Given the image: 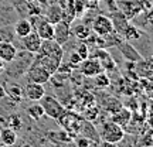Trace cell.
I'll return each mask as SVG.
<instances>
[{
    "mask_svg": "<svg viewBox=\"0 0 153 147\" xmlns=\"http://www.w3.org/2000/svg\"><path fill=\"white\" fill-rule=\"evenodd\" d=\"M38 102H41L40 105L43 106V109H44V116H48L51 119L58 120L61 114L65 112V108L62 106V103H61L58 99H55L54 96H45L44 95Z\"/></svg>",
    "mask_w": 153,
    "mask_h": 147,
    "instance_id": "cell-3",
    "label": "cell"
},
{
    "mask_svg": "<svg viewBox=\"0 0 153 147\" xmlns=\"http://www.w3.org/2000/svg\"><path fill=\"white\" fill-rule=\"evenodd\" d=\"M4 64H6V62H3V61L0 60V74L4 71Z\"/></svg>",
    "mask_w": 153,
    "mask_h": 147,
    "instance_id": "cell-31",
    "label": "cell"
},
{
    "mask_svg": "<svg viewBox=\"0 0 153 147\" xmlns=\"http://www.w3.org/2000/svg\"><path fill=\"white\" fill-rule=\"evenodd\" d=\"M36 54H43V55H48L54 60L62 62V57H64V49L62 45L57 43L55 40H43L41 47Z\"/></svg>",
    "mask_w": 153,
    "mask_h": 147,
    "instance_id": "cell-4",
    "label": "cell"
},
{
    "mask_svg": "<svg viewBox=\"0 0 153 147\" xmlns=\"http://www.w3.org/2000/svg\"><path fill=\"white\" fill-rule=\"evenodd\" d=\"M79 71L88 78H94L101 72H104V65L98 58H85L79 62Z\"/></svg>",
    "mask_w": 153,
    "mask_h": 147,
    "instance_id": "cell-7",
    "label": "cell"
},
{
    "mask_svg": "<svg viewBox=\"0 0 153 147\" xmlns=\"http://www.w3.org/2000/svg\"><path fill=\"white\" fill-rule=\"evenodd\" d=\"M70 35H71V28H70V24L65 21H58L54 24V40L60 45H64V44L70 40Z\"/></svg>",
    "mask_w": 153,
    "mask_h": 147,
    "instance_id": "cell-11",
    "label": "cell"
},
{
    "mask_svg": "<svg viewBox=\"0 0 153 147\" xmlns=\"http://www.w3.org/2000/svg\"><path fill=\"white\" fill-rule=\"evenodd\" d=\"M7 95H6V88L3 86V85H0V99L6 98Z\"/></svg>",
    "mask_w": 153,
    "mask_h": 147,
    "instance_id": "cell-30",
    "label": "cell"
},
{
    "mask_svg": "<svg viewBox=\"0 0 153 147\" xmlns=\"http://www.w3.org/2000/svg\"><path fill=\"white\" fill-rule=\"evenodd\" d=\"M0 142L4 146H14L17 142V131L11 127H4L0 131Z\"/></svg>",
    "mask_w": 153,
    "mask_h": 147,
    "instance_id": "cell-17",
    "label": "cell"
},
{
    "mask_svg": "<svg viewBox=\"0 0 153 147\" xmlns=\"http://www.w3.org/2000/svg\"><path fill=\"white\" fill-rule=\"evenodd\" d=\"M125 137V131L122 129V126L112 122H106L102 125V129L99 131V139L101 142L106 143V144H118L122 142V139Z\"/></svg>",
    "mask_w": 153,
    "mask_h": 147,
    "instance_id": "cell-2",
    "label": "cell"
},
{
    "mask_svg": "<svg viewBox=\"0 0 153 147\" xmlns=\"http://www.w3.org/2000/svg\"><path fill=\"white\" fill-rule=\"evenodd\" d=\"M45 18H47L50 23H53V24L61 21V18H62V9H61V6L60 4L48 6L47 13H45Z\"/></svg>",
    "mask_w": 153,
    "mask_h": 147,
    "instance_id": "cell-18",
    "label": "cell"
},
{
    "mask_svg": "<svg viewBox=\"0 0 153 147\" xmlns=\"http://www.w3.org/2000/svg\"><path fill=\"white\" fill-rule=\"evenodd\" d=\"M58 120H60V125L62 126V129L68 131L72 137L81 134V130L85 123V119L81 114L75 113V112H67V110L61 114Z\"/></svg>",
    "mask_w": 153,
    "mask_h": 147,
    "instance_id": "cell-1",
    "label": "cell"
},
{
    "mask_svg": "<svg viewBox=\"0 0 153 147\" xmlns=\"http://www.w3.org/2000/svg\"><path fill=\"white\" fill-rule=\"evenodd\" d=\"M27 78L28 82H36V83H47L51 81V74H50L43 65L37 62H33L27 69Z\"/></svg>",
    "mask_w": 153,
    "mask_h": 147,
    "instance_id": "cell-5",
    "label": "cell"
},
{
    "mask_svg": "<svg viewBox=\"0 0 153 147\" xmlns=\"http://www.w3.org/2000/svg\"><path fill=\"white\" fill-rule=\"evenodd\" d=\"M74 143H75L78 147H89V146H97V144H99V143H97L95 140H92V139H89V137H87V136H82V134L75 136Z\"/></svg>",
    "mask_w": 153,
    "mask_h": 147,
    "instance_id": "cell-25",
    "label": "cell"
},
{
    "mask_svg": "<svg viewBox=\"0 0 153 147\" xmlns=\"http://www.w3.org/2000/svg\"><path fill=\"white\" fill-rule=\"evenodd\" d=\"M115 116H114V122L115 123H118V125H126L128 122H129V119H131V112L129 110L123 109V108H120L119 110H116L115 112Z\"/></svg>",
    "mask_w": 153,
    "mask_h": 147,
    "instance_id": "cell-22",
    "label": "cell"
},
{
    "mask_svg": "<svg viewBox=\"0 0 153 147\" xmlns=\"http://www.w3.org/2000/svg\"><path fill=\"white\" fill-rule=\"evenodd\" d=\"M41 43H43V40L40 38V35H38L34 30L30 34L22 37L23 48L26 49V51H28L30 54H36L38 49H40V47H41Z\"/></svg>",
    "mask_w": 153,
    "mask_h": 147,
    "instance_id": "cell-9",
    "label": "cell"
},
{
    "mask_svg": "<svg viewBox=\"0 0 153 147\" xmlns=\"http://www.w3.org/2000/svg\"><path fill=\"white\" fill-rule=\"evenodd\" d=\"M27 114L33 120H40L44 116V109L40 103H34L27 108Z\"/></svg>",
    "mask_w": 153,
    "mask_h": 147,
    "instance_id": "cell-23",
    "label": "cell"
},
{
    "mask_svg": "<svg viewBox=\"0 0 153 147\" xmlns=\"http://www.w3.org/2000/svg\"><path fill=\"white\" fill-rule=\"evenodd\" d=\"M0 131H1V127H0Z\"/></svg>",
    "mask_w": 153,
    "mask_h": 147,
    "instance_id": "cell-32",
    "label": "cell"
},
{
    "mask_svg": "<svg viewBox=\"0 0 153 147\" xmlns=\"http://www.w3.org/2000/svg\"><path fill=\"white\" fill-rule=\"evenodd\" d=\"M82 61V58L79 57V54L76 52V51H72L71 54H70V62H71V65H79V62Z\"/></svg>",
    "mask_w": 153,
    "mask_h": 147,
    "instance_id": "cell-28",
    "label": "cell"
},
{
    "mask_svg": "<svg viewBox=\"0 0 153 147\" xmlns=\"http://www.w3.org/2000/svg\"><path fill=\"white\" fill-rule=\"evenodd\" d=\"M17 58V48L10 41H0V60L9 64Z\"/></svg>",
    "mask_w": 153,
    "mask_h": 147,
    "instance_id": "cell-12",
    "label": "cell"
},
{
    "mask_svg": "<svg viewBox=\"0 0 153 147\" xmlns=\"http://www.w3.org/2000/svg\"><path fill=\"white\" fill-rule=\"evenodd\" d=\"M91 34H92V30H91V27H88L87 24H78L74 28V35L79 41H87L88 38L91 37Z\"/></svg>",
    "mask_w": 153,
    "mask_h": 147,
    "instance_id": "cell-20",
    "label": "cell"
},
{
    "mask_svg": "<svg viewBox=\"0 0 153 147\" xmlns=\"http://www.w3.org/2000/svg\"><path fill=\"white\" fill-rule=\"evenodd\" d=\"M7 125H9V127L14 129L16 131L20 130L23 127V120H22V117H20V114L11 113L10 116H9V119H7Z\"/></svg>",
    "mask_w": 153,
    "mask_h": 147,
    "instance_id": "cell-24",
    "label": "cell"
},
{
    "mask_svg": "<svg viewBox=\"0 0 153 147\" xmlns=\"http://www.w3.org/2000/svg\"><path fill=\"white\" fill-rule=\"evenodd\" d=\"M137 64V75L140 78H152L153 76V57L152 58H146V60H140L136 62Z\"/></svg>",
    "mask_w": 153,
    "mask_h": 147,
    "instance_id": "cell-13",
    "label": "cell"
},
{
    "mask_svg": "<svg viewBox=\"0 0 153 147\" xmlns=\"http://www.w3.org/2000/svg\"><path fill=\"white\" fill-rule=\"evenodd\" d=\"M33 31V24L30 23V20L27 18H22L14 24V33H16L17 37H24Z\"/></svg>",
    "mask_w": 153,
    "mask_h": 147,
    "instance_id": "cell-16",
    "label": "cell"
},
{
    "mask_svg": "<svg viewBox=\"0 0 153 147\" xmlns=\"http://www.w3.org/2000/svg\"><path fill=\"white\" fill-rule=\"evenodd\" d=\"M24 89V96L28 100H33V102H38L40 99L45 95V89H44L43 83H36V82H28Z\"/></svg>",
    "mask_w": 153,
    "mask_h": 147,
    "instance_id": "cell-10",
    "label": "cell"
},
{
    "mask_svg": "<svg viewBox=\"0 0 153 147\" xmlns=\"http://www.w3.org/2000/svg\"><path fill=\"white\" fill-rule=\"evenodd\" d=\"M6 95H9L16 103H20L24 98V89L17 83H10L9 88H6Z\"/></svg>",
    "mask_w": 153,
    "mask_h": 147,
    "instance_id": "cell-19",
    "label": "cell"
},
{
    "mask_svg": "<svg viewBox=\"0 0 153 147\" xmlns=\"http://www.w3.org/2000/svg\"><path fill=\"white\" fill-rule=\"evenodd\" d=\"M36 33L41 40H54V24L50 23L45 17H40L38 23H36Z\"/></svg>",
    "mask_w": 153,
    "mask_h": 147,
    "instance_id": "cell-8",
    "label": "cell"
},
{
    "mask_svg": "<svg viewBox=\"0 0 153 147\" xmlns=\"http://www.w3.org/2000/svg\"><path fill=\"white\" fill-rule=\"evenodd\" d=\"M120 35L125 38L126 41H135V40H137V38H140L142 33L139 31V28H137V27L132 26V24H128V26H126V28L122 31V34H120Z\"/></svg>",
    "mask_w": 153,
    "mask_h": 147,
    "instance_id": "cell-21",
    "label": "cell"
},
{
    "mask_svg": "<svg viewBox=\"0 0 153 147\" xmlns=\"http://www.w3.org/2000/svg\"><path fill=\"white\" fill-rule=\"evenodd\" d=\"M91 30H92L95 34H98L101 37H106L109 35L114 30V24H112V20L109 17L102 16L99 14L92 20V26H91Z\"/></svg>",
    "mask_w": 153,
    "mask_h": 147,
    "instance_id": "cell-6",
    "label": "cell"
},
{
    "mask_svg": "<svg viewBox=\"0 0 153 147\" xmlns=\"http://www.w3.org/2000/svg\"><path fill=\"white\" fill-rule=\"evenodd\" d=\"M75 51L79 54V57H81L82 60H85V58L89 57V49H88V45L84 43V41H82L81 44H78V47H76Z\"/></svg>",
    "mask_w": 153,
    "mask_h": 147,
    "instance_id": "cell-27",
    "label": "cell"
},
{
    "mask_svg": "<svg viewBox=\"0 0 153 147\" xmlns=\"http://www.w3.org/2000/svg\"><path fill=\"white\" fill-rule=\"evenodd\" d=\"M146 20H148V23L150 24V26H153V9H150V10L148 11V14H146Z\"/></svg>",
    "mask_w": 153,
    "mask_h": 147,
    "instance_id": "cell-29",
    "label": "cell"
},
{
    "mask_svg": "<svg viewBox=\"0 0 153 147\" xmlns=\"http://www.w3.org/2000/svg\"><path fill=\"white\" fill-rule=\"evenodd\" d=\"M94 82H95V85L98 88H105V86H109V78L105 75L104 72H101V74H98V75L94 76Z\"/></svg>",
    "mask_w": 153,
    "mask_h": 147,
    "instance_id": "cell-26",
    "label": "cell"
},
{
    "mask_svg": "<svg viewBox=\"0 0 153 147\" xmlns=\"http://www.w3.org/2000/svg\"><path fill=\"white\" fill-rule=\"evenodd\" d=\"M119 49H120V52L123 54V57H125L126 60H129L131 62H137V61L142 58V55L135 49V47H132L131 44H129V41L128 43H120Z\"/></svg>",
    "mask_w": 153,
    "mask_h": 147,
    "instance_id": "cell-14",
    "label": "cell"
},
{
    "mask_svg": "<svg viewBox=\"0 0 153 147\" xmlns=\"http://www.w3.org/2000/svg\"><path fill=\"white\" fill-rule=\"evenodd\" d=\"M111 20H112V24H114V30L118 34H122V31H123V30L126 28V26L129 24V23H128L129 18H128L122 11H116V13H114Z\"/></svg>",
    "mask_w": 153,
    "mask_h": 147,
    "instance_id": "cell-15",
    "label": "cell"
}]
</instances>
